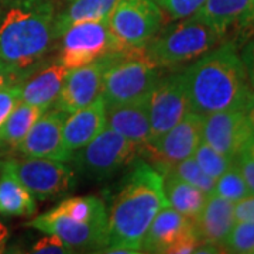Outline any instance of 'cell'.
<instances>
[{"instance_id": "1", "label": "cell", "mask_w": 254, "mask_h": 254, "mask_svg": "<svg viewBox=\"0 0 254 254\" xmlns=\"http://www.w3.org/2000/svg\"><path fill=\"white\" fill-rule=\"evenodd\" d=\"M190 112L206 116L243 109L250 86L245 65L233 43L215 47L181 73Z\"/></svg>"}, {"instance_id": "2", "label": "cell", "mask_w": 254, "mask_h": 254, "mask_svg": "<svg viewBox=\"0 0 254 254\" xmlns=\"http://www.w3.org/2000/svg\"><path fill=\"white\" fill-rule=\"evenodd\" d=\"M170 206L164 193V177L145 161H138L120 184L108 215V246L143 252V242L155 215ZM105 247V249H106Z\"/></svg>"}, {"instance_id": "3", "label": "cell", "mask_w": 254, "mask_h": 254, "mask_svg": "<svg viewBox=\"0 0 254 254\" xmlns=\"http://www.w3.org/2000/svg\"><path fill=\"white\" fill-rule=\"evenodd\" d=\"M54 7L50 0H13L0 20V60L23 72H33L50 50Z\"/></svg>"}, {"instance_id": "4", "label": "cell", "mask_w": 254, "mask_h": 254, "mask_svg": "<svg viewBox=\"0 0 254 254\" xmlns=\"http://www.w3.org/2000/svg\"><path fill=\"white\" fill-rule=\"evenodd\" d=\"M106 68L100 95L106 108L130 103L150 96L160 79L158 66L145 53V47H130L105 55Z\"/></svg>"}, {"instance_id": "5", "label": "cell", "mask_w": 254, "mask_h": 254, "mask_svg": "<svg viewBox=\"0 0 254 254\" xmlns=\"http://www.w3.org/2000/svg\"><path fill=\"white\" fill-rule=\"evenodd\" d=\"M222 34L208 23L190 16L171 24L145 46L148 58L160 68L195 61L218 47Z\"/></svg>"}, {"instance_id": "6", "label": "cell", "mask_w": 254, "mask_h": 254, "mask_svg": "<svg viewBox=\"0 0 254 254\" xmlns=\"http://www.w3.org/2000/svg\"><path fill=\"white\" fill-rule=\"evenodd\" d=\"M0 167L1 173L16 178L38 199L63 196L75 185L72 170L55 160L37 157L10 158L0 164Z\"/></svg>"}, {"instance_id": "7", "label": "cell", "mask_w": 254, "mask_h": 254, "mask_svg": "<svg viewBox=\"0 0 254 254\" xmlns=\"http://www.w3.org/2000/svg\"><path fill=\"white\" fill-rule=\"evenodd\" d=\"M138 151L140 147L136 143L105 127L93 140L78 150V154L72 155V158L82 174L95 180H103L133 163Z\"/></svg>"}, {"instance_id": "8", "label": "cell", "mask_w": 254, "mask_h": 254, "mask_svg": "<svg viewBox=\"0 0 254 254\" xmlns=\"http://www.w3.org/2000/svg\"><path fill=\"white\" fill-rule=\"evenodd\" d=\"M110 31L120 48L145 47L164 23L154 0H120L108 18Z\"/></svg>"}, {"instance_id": "9", "label": "cell", "mask_w": 254, "mask_h": 254, "mask_svg": "<svg viewBox=\"0 0 254 254\" xmlns=\"http://www.w3.org/2000/svg\"><path fill=\"white\" fill-rule=\"evenodd\" d=\"M61 37L63 46L58 61L68 69L85 66L110 51L120 50L108 20L73 24Z\"/></svg>"}, {"instance_id": "10", "label": "cell", "mask_w": 254, "mask_h": 254, "mask_svg": "<svg viewBox=\"0 0 254 254\" xmlns=\"http://www.w3.org/2000/svg\"><path fill=\"white\" fill-rule=\"evenodd\" d=\"M202 126L203 116L188 112L171 130L158 140L143 145L140 151H143L150 161L155 164V168L163 173L174 164L193 155L202 141Z\"/></svg>"}, {"instance_id": "11", "label": "cell", "mask_w": 254, "mask_h": 254, "mask_svg": "<svg viewBox=\"0 0 254 254\" xmlns=\"http://www.w3.org/2000/svg\"><path fill=\"white\" fill-rule=\"evenodd\" d=\"M190 112V103L185 93L181 73L160 78L154 85L148 99L150 141H155L171 130L187 113ZM148 141V143H150Z\"/></svg>"}, {"instance_id": "12", "label": "cell", "mask_w": 254, "mask_h": 254, "mask_svg": "<svg viewBox=\"0 0 254 254\" xmlns=\"http://www.w3.org/2000/svg\"><path fill=\"white\" fill-rule=\"evenodd\" d=\"M27 226L34 227L40 232L55 235L63 240L71 250H96L102 252L108 246L106 226L108 223H83L73 220L69 216L51 209L31 222Z\"/></svg>"}, {"instance_id": "13", "label": "cell", "mask_w": 254, "mask_h": 254, "mask_svg": "<svg viewBox=\"0 0 254 254\" xmlns=\"http://www.w3.org/2000/svg\"><path fill=\"white\" fill-rule=\"evenodd\" d=\"M252 133L253 126L243 109L220 110L203 116L202 140L229 158H235L245 148Z\"/></svg>"}, {"instance_id": "14", "label": "cell", "mask_w": 254, "mask_h": 254, "mask_svg": "<svg viewBox=\"0 0 254 254\" xmlns=\"http://www.w3.org/2000/svg\"><path fill=\"white\" fill-rule=\"evenodd\" d=\"M66 118L68 113L57 108L44 110L16 150L24 157L47 158L61 163L72 160L73 154L65 147L63 138V127Z\"/></svg>"}, {"instance_id": "15", "label": "cell", "mask_w": 254, "mask_h": 254, "mask_svg": "<svg viewBox=\"0 0 254 254\" xmlns=\"http://www.w3.org/2000/svg\"><path fill=\"white\" fill-rule=\"evenodd\" d=\"M105 68L106 58L103 55L85 66L69 69L53 108L73 113L93 102L102 92Z\"/></svg>"}, {"instance_id": "16", "label": "cell", "mask_w": 254, "mask_h": 254, "mask_svg": "<svg viewBox=\"0 0 254 254\" xmlns=\"http://www.w3.org/2000/svg\"><path fill=\"white\" fill-rule=\"evenodd\" d=\"M192 233H198L193 219L184 216L171 206H165L151 222L141 249L147 253H168L177 242Z\"/></svg>"}, {"instance_id": "17", "label": "cell", "mask_w": 254, "mask_h": 254, "mask_svg": "<svg viewBox=\"0 0 254 254\" xmlns=\"http://www.w3.org/2000/svg\"><path fill=\"white\" fill-rule=\"evenodd\" d=\"M106 102L99 95L82 109L75 110L66 118L63 127L65 147L73 153L81 150L106 127Z\"/></svg>"}, {"instance_id": "18", "label": "cell", "mask_w": 254, "mask_h": 254, "mask_svg": "<svg viewBox=\"0 0 254 254\" xmlns=\"http://www.w3.org/2000/svg\"><path fill=\"white\" fill-rule=\"evenodd\" d=\"M148 99L150 96L108 108L106 127L136 143L141 148L150 141L151 137Z\"/></svg>"}, {"instance_id": "19", "label": "cell", "mask_w": 254, "mask_h": 254, "mask_svg": "<svg viewBox=\"0 0 254 254\" xmlns=\"http://www.w3.org/2000/svg\"><path fill=\"white\" fill-rule=\"evenodd\" d=\"M193 223L202 242L222 246L236 223L235 202L225 199L216 193H210L199 215L193 219Z\"/></svg>"}, {"instance_id": "20", "label": "cell", "mask_w": 254, "mask_h": 254, "mask_svg": "<svg viewBox=\"0 0 254 254\" xmlns=\"http://www.w3.org/2000/svg\"><path fill=\"white\" fill-rule=\"evenodd\" d=\"M225 34L233 27H243L254 21V0H206L193 14Z\"/></svg>"}, {"instance_id": "21", "label": "cell", "mask_w": 254, "mask_h": 254, "mask_svg": "<svg viewBox=\"0 0 254 254\" xmlns=\"http://www.w3.org/2000/svg\"><path fill=\"white\" fill-rule=\"evenodd\" d=\"M68 68L63 64H53L41 71L26 76L21 82V102L43 110L50 109L60 95Z\"/></svg>"}, {"instance_id": "22", "label": "cell", "mask_w": 254, "mask_h": 254, "mask_svg": "<svg viewBox=\"0 0 254 254\" xmlns=\"http://www.w3.org/2000/svg\"><path fill=\"white\" fill-rule=\"evenodd\" d=\"M119 1L120 0H73L68 9L54 18V38L63 36L73 24L108 20Z\"/></svg>"}, {"instance_id": "23", "label": "cell", "mask_w": 254, "mask_h": 254, "mask_svg": "<svg viewBox=\"0 0 254 254\" xmlns=\"http://www.w3.org/2000/svg\"><path fill=\"white\" fill-rule=\"evenodd\" d=\"M161 174L164 177V193L168 205L187 218H196L206 203L208 193L174 174Z\"/></svg>"}, {"instance_id": "24", "label": "cell", "mask_w": 254, "mask_h": 254, "mask_svg": "<svg viewBox=\"0 0 254 254\" xmlns=\"http://www.w3.org/2000/svg\"><path fill=\"white\" fill-rule=\"evenodd\" d=\"M43 113L44 110L41 108L20 100V103L0 126V147H10L16 150Z\"/></svg>"}, {"instance_id": "25", "label": "cell", "mask_w": 254, "mask_h": 254, "mask_svg": "<svg viewBox=\"0 0 254 254\" xmlns=\"http://www.w3.org/2000/svg\"><path fill=\"white\" fill-rule=\"evenodd\" d=\"M36 212L31 193L9 174L0 178V213L4 216H30Z\"/></svg>"}, {"instance_id": "26", "label": "cell", "mask_w": 254, "mask_h": 254, "mask_svg": "<svg viewBox=\"0 0 254 254\" xmlns=\"http://www.w3.org/2000/svg\"><path fill=\"white\" fill-rule=\"evenodd\" d=\"M58 212L69 216L73 220L83 223H108V212L103 200L96 196H75L63 200L58 206Z\"/></svg>"}, {"instance_id": "27", "label": "cell", "mask_w": 254, "mask_h": 254, "mask_svg": "<svg viewBox=\"0 0 254 254\" xmlns=\"http://www.w3.org/2000/svg\"><path fill=\"white\" fill-rule=\"evenodd\" d=\"M163 173L174 174L178 178L190 182V185H193V187L202 190L205 193H208V195H210L213 192V188H215V180L210 178L208 174L200 168L199 164L196 163V160H195L193 155H190L188 158L182 160L180 163L174 164L170 168L164 170Z\"/></svg>"}, {"instance_id": "28", "label": "cell", "mask_w": 254, "mask_h": 254, "mask_svg": "<svg viewBox=\"0 0 254 254\" xmlns=\"http://www.w3.org/2000/svg\"><path fill=\"white\" fill-rule=\"evenodd\" d=\"M212 193H216L219 196L225 198L227 200H232L236 203L237 200L243 199L250 195V190L246 185L242 174L233 161V165L223 173L218 180L215 181V188Z\"/></svg>"}, {"instance_id": "29", "label": "cell", "mask_w": 254, "mask_h": 254, "mask_svg": "<svg viewBox=\"0 0 254 254\" xmlns=\"http://www.w3.org/2000/svg\"><path fill=\"white\" fill-rule=\"evenodd\" d=\"M193 157H195L196 163L199 164L200 168L215 181L222 174L226 173L235 161V158H229L226 155L220 154L219 151H216L213 147H210L208 143H205L203 140L200 141L198 148L195 150Z\"/></svg>"}, {"instance_id": "30", "label": "cell", "mask_w": 254, "mask_h": 254, "mask_svg": "<svg viewBox=\"0 0 254 254\" xmlns=\"http://www.w3.org/2000/svg\"><path fill=\"white\" fill-rule=\"evenodd\" d=\"M222 247L230 253L254 254V222H236Z\"/></svg>"}, {"instance_id": "31", "label": "cell", "mask_w": 254, "mask_h": 254, "mask_svg": "<svg viewBox=\"0 0 254 254\" xmlns=\"http://www.w3.org/2000/svg\"><path fill=\"white\" fill-rule=\"evenodd\" d=\"M161 10L164 23L188 18L198 13L206 0H154Z\"/></svg>"}, {"instance_id": "32", "label": "cell", "mask_w": 254, "mask_h": 254, "mask_svg": "<svg viewBox=\"0 0 254 254\" xmlns=\"http://www.w3.org/2000/svg\"><path fill=\"white\" fill-rule=\"evenodd\" d=\"M21 100V83H11L0 88V126Z\"/></svg>"}, {"instance_id": "33", "label": "cell", "mask_w": 254, "mask_h": 254, "mask_svg": "<svg viewBox=\"0 0 254 254\" xmlns=\"http://www.w3.org/2000/svg\"><path fill=\"white\" fill-rule=\"evenodd\" d=\"M235 164L242 174L250 195H254V153H252L247 147H245L239 154L235 157Z\"/></svg>"}, {"instance_id": "34", "label": "cell", "mask_w": 254, "mask_h": 254, "mask_svg": "<svg viewBox=\"0 0 254 254\" xmlns=\"http://www.w3.org/2000/svg\"><path fill=\"white\" fill-rule=\"evenodd\" d=\"M72 250L64 243L63 240L55 235H48V236L41 237L37 240L31 253H44V254H65L71 253Z\"/></svg>"}, {"instance_id": "35", "label": "cell", "mask_w": 254, "mask_h": 254, "mask_svg": "<svg viewBox=\"0 0 254 254\" xmlns=\"http://www.w3.org/2000/svg\"><path fill=\"white\" fill-rule=\"evenodd\" d=\"M240 58H242L243 65H245L246 76H247L249 86H250L252 91H254V36L243 47Z\"/></svg>"}, {"instance_id": "36", "label": "cell", "mask_w": 254, "mask_h": 254, "mask_svg": "<svg viewBox=\"0 0 254 254\" xmlns=\"http://www.w3.org/2000/svg\"><path fill=\"white\" fill-rule=\"evenodd\" d=\"M27 75V72L18 71L6 61L0 60V88L11 83H21Z\"/></svg>"}, {"instance_id": "37", "label": "cell", "mask_w": 254, "mask_h": 254, "mask_svg": "<svg viewBox=\"0 0 254 254\" xmlns=\"http://www.w3.org/2000/svg\"><path fill=\"white\" fill-rule=\"evenodd\" d=\"M236 222H254V195H249L235 203Z\"/></svg>"}, {"instance_id": "38", "label": "cell", "mask_w": 254, "mask_h": 254, "mask_svg": "<svg viewBox=\"0 0 254 254\" xmlns=\"http://www.w3.org/2000/svg\"><path fill=\"white\" fill-rule=\"evenodd\" d=\"M243 110H245L246 116L249 119L250 125L254 127V91H250V93H249Z\"/></svg>"}, {"instance_id": "39", "label": "cell", "mask_w": 254, "mask_h": 254, "mask_svg": "<svg viewBox=\"0 0 254 254\" xmlns=\"http://www.w3.org/2000/svg\"><path fill=\"white\" fill-rule=\"evenodd\" d=\"M7 240H9V229L0 222V253L4 252Z\"/></svg>"}, {"instance_id": "40", "label": "cell", "mask_w": 254, "mask_h": 254, "mask_svg": "<svg viewBox=\"0 0 254 254\" xmlns=\"http://www.w3.org/2000/svg\"><path fill=\"white\" fill-rule=\"evenodd\" d=\"M11 1H13V0H0V20H1V17H3V14H4L6 9H7L10 4H11Z\"/></svg>"}, {"instance_id": "41", "label": "cell", "mask_w": 254, "mask_h": 254, "mask_svg": "<svg viewBox=\"0 0 254 254\" xmlns=\"http://www.w3.org/2000/svg\"><path fill=\"white\" fill-rule=\"evenodd\" d=\"M252 153H254V127H253V133H252V137H250V141L247 143V145H246Z\"/></svg>"}]
</instances>
